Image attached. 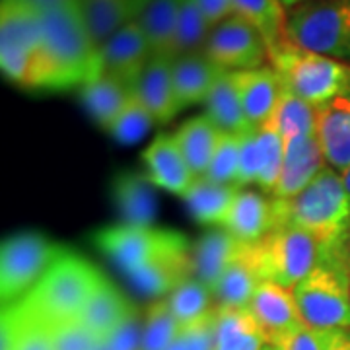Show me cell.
Listing matches in <instances>:
<instances>
[{
    "mask_svg": "<svg viewBox=\"0 0 350 350\" xmlns=\"http://www.w3.org/2000/svg\"><path fill=\"white\" fill-rule=\"evenodd\" d=\"M98 78V49L78 0L41 14V49L27 90L63 92Z\"/></svg>",
    "mask_w": 350,
    "mask_h": 350,
    "instance_id": "1",
    "label": "cell"
},
{
    "mask_svg": "<svg viewBox=\"0 0 350 350\" xmlns=\"http://www.w3.org/2000/svg\"><path fill=\"white\" fill-rule=\"evenodd\" d=\"M276 228L298 226L323 245L342 241L350 224V193L342 175L325 165L313 181L292 199H275Z\"/></svg>",
    "mask_w": 350,
    "mask_h": 350,
    "instance_id": "2",
    "label": "cell"
},
{
    "mask_svg": "<svg viewBox=\"0 0 350 350\" xmlns=\"http://www.w3.org/2000/svg\"><path fill=\"white\" fill-rule=\"evenodd\" d=\"M101 280L103 275L92 262L76 253L64 251L63 257L20 304L31 315L55 329L80 319V313Z\"/></svg>",
    "mask_w": 350,
    "mask_h": 350,
    "instance_id": "3",
    "label": "cell"
},
{
    "mask_svg": "<svg viewBox=\"0 0 350 350\" xmlns=\"http://www.w3.org/2000/svg\"><path fill=\"white\" fill-rule=\"evenodd\" d=\"M292 292L306 327L350 329V262L342 241L325 245L321 262Z\"/></svg>",
    "mask_w": 350,
    "mask_h": 350,
    "instance_id": "4",
    "label": "cell"
},
{
    "mask_svg": "<svg viewBox=\"0 0 350 350\" xmlns=\"http://www.w3.org/2000/svg\"><path fill=\"white\" fill-rule=\"evenodd\" d=\"M282 86L313 107L350 96V64L286 41L269 53Z\"/></svg>",
    "mask_w": 350,
    "mask_h": 350,
    "instance_id": "5",
    "label": "cell"
},
{
    "mask_svg": "<svg viewBox=\"0 0 350 350\" xmlns=\"http://www.w3.org/2000/svg\"><path fill=\"white\" fill-rule=\"evenodd\" d=\"M325 245L298 226L275 228L259 243H253V255L262 280L294 290L312 275L321 262Z\"/></svg>",
    "mask_w": 350,
    "mask_h": 350,
    "instance_id": "6",
    "label": "cell"
},
{
    "mask_svg": "<svg viewBox=\"0 0 350 350\" xmlns=\"http://www.w3.org/2000/svg\"><path fill=\"white\" fill-rule=\"evenodd\" d=\"M288 41L350 64V0H308L288 12Z\"/></svg>",
    "mask_w": 350,
    "mask_h": 350,
    "instance_id": "7",
    "label": "cell"
},
{
    "mask_svg": "<svg viewBox=\"0 0 350 350\" xmlns=\"http://www.w3.org/2000/svg\"><path fill=\"white\" fill-rule=\"evenodd\" d=\"M61 245L43 234L22 232L2 241L0 250V298L2 306L22 301L64 255Z\"/></svg>",
    "mask_w": 350,
    "mask_h": 350,
    "instance_id": "8",
    "label": "cell"
},
{
    "mask_svg": "<svg viewBox=\"0 0 350 350\" xmlns=\"http://www.w3.org/2000/svg\"><path fill=\"white\" fill-rule=\"evenodd\" d=\"M41 49V14L25 0L0 4V68L18 86L27 88Z\"/></svg>",
    "mask_w": 350,
    "mask_h": 350,
    "instance_id": "9",
    "label": "cell"
},
{
    "mask_svg": "<svg viewBox=\"0 0 350 350\" xmlns=\"http://www.w3.org/2000/svg\"><path fill=\"white\" fill-rule=\"evenodd\" d=\"M92 241L123 271L125 276L146 267L148 262L156 261L170 251L189 245L187 238L175 230L129 224L101 228L92 234Z\"/></svg>",
    "mask_w": 350,
    "mask_h": 350,
    "instance_id": "10",
    "label": "cell"
},
{
    "mask_svg": "<svg viewBox=\"0 0 350 350\" xmlns=\"http://www.w3.org/2000/svg\"><path fill=\"white\" fill-rule=\"evenodd\" d=\"M202 53L226 72L257 70L269 63V47L261 33L238 14L211 29Z\"/></svg>",
    "mask_w": 350,
    "mask_h": 350,
    "instance_id": "11",
    "label": "cell"
},
{
    "mask_svg": "<svg viewBox=\"0 0 350 350\" xmlns=\"http://www.w3.org/2000/svg\"><path fill=\"white\" fill-rule=\"evenodd\" d=\"M152 57L144 31L137 22H131L98 49V76H111L135 90Z\"/></svg>",
    "mask_w": 350,
    "mask_h": 350,
    "instance_id": "12",
    "label": "cell"
},
{
    "mask_svg": "<svg viewBox=\"0 0 350 350\" xmlns=\"http://www.w3.org/2000/svg\"><path fill=\"white\" fill-rule=\"evenodd\" d=\"M247 310L257 325L261 327L269 345H276L288 333L304 325L294 300V292L269 280H262L257 286Z\"/></svg>",
    "mask_w": 350,
    "mask_h": 350,
    "instance_id": "13",
    "label": "cell"
},
{
    "mask_svg": "<svg viewBox=\"0 0 350 350\" xmlns=\"http://www.w3.org/2000/svg\"><path fill=\"white\" fill-rule=\"evenodd\" d=\"M142 162L156 187L181 199L197 179L175 140V135H160L154 138L150 146L142 152Z\"/></svg>",
    "mask_w": 350,
    "mask_h": 350,
    "instance_id": "14",
    "label": "cell"
},
{
    "mask_svg": "<svg viewBox=\"0 0 350 350\" xmlns=\"http://www.w3.org/2000/svg\"><path fill=\"white\" fill-rule=\"evenodd\" d=\"M327 165L315 135L290 138L284 142V162L276 183L275 199H292L313 181Z\"/></svg>",
    "mask_w": 350,
    "mask_h": 350,
    "instance_id": "15",
    "label": "cell"
},
{
    "mask_svg": "<svg viewBox=\"0 0 350 350\" xmlns=\"http://www.w3.org/2000/svg\"><path fill=\"white\" fill-rule=\"evenodd\" d=\"M315 137L327 165L345 174L350 167V96L317 107Z\"/></svg>",
    "mask_w": 350,
    "mask_h": 350,
    "instance_id": "16",
    "label": "cell"
},
{
    "mask_svg": "<svg viewBox=\"0 0 350 350\" xmlns=\"http://www.w3.org/2000/svg\"><path fill=\"white\" fill-rule=\"evenodd\" d=\"M135 94L152 113L156 125H165L181 111L174 86V57L154 55L140 75Z\"/></svg>",
    "mask_w": 350,
    "mask_h": 350,
    "instance_id": "17",
    "label": "cell"
},
{
    "mask_svg": "<svg viewBox=\"0 0 350 350\" xmlns=\"http://www.w3.org/2000/svg\"><path fill=\"white\" fill-rule=\"evenodd\" d=\"M222 228L241 243H259L276 228L273 199L250 189H239Z\"/></svg>",
    "mask_w": 350,
    "mask_h": 350,
    "instance_id": "18",
    "label": "cell"
},
{
    "mask_svg": "<svg viewBox=\"0 0 350 350\" xmlns=\"http://www.w3.org/2000/svg\"><path fill=\"white\" fill-rule=\"evenodd\" d=\"M148 174L121 172L113 177L111 199L121 220L129 226H154L158 214V199Z\"/></svg>",
    "mask_w": 350,
    "mask_h": 350,
    "instance_id": "19",
    "label": "cell"
},
{
    "mask_svg": "<svg viewBox=\"0 0 350 350\" xmlns=\"http://www.w3.org/2000/svg\"><path fill=\"white\" fill-rule=\"evenodd\" d=\"M193 275V261H191V245L181 250L170 251L156 261L148 262L146 267L126 275L131 284L138 294L162 300L163 296L172 294L183 280Z\"/></svg>",
    "mask_w": 350,
    "mask_h": 350,
    "instance_id": "20",
    "label": "cell"
},
{
    "mask_svg": "<svg viewBox=\"0 0 350 350\" xmlns=\"http://www.w3.org/2000/svg\"><path fill=\"white\" fill-rule=\"evenodd\" d=\"M232 78L250 125H265L275 111L276 101L282 92V82L275 72V68L262 66L257 70L232 72Z\"/></svg>",
    "mask_w": 350,
    "mask_h": 350,
    "instance_id": "21",
    "label": "cell"
},
{
    "mask_svg": "<svg viewBox=\"0 0 350 350\" xmlns=\"http://www.w3.org/2000/svg\"><path fill=\"white\" fill-rule=\"evenodd\" d=\"M224 72L226 70L216 66L204 53H189L175 57L174 86L181 111L191 105L204 103Z\"/></svg>",
    "mask_w": 350,
    "mask_h": 350,
    "instance_id": "22",
    "label": "cell"
},
{
    "mask_svg": "<svg viewBox=\"0 0 350 350\" xmlns=\"http://www.w3.org/2000/svg\"><path fill=\"white\" fill-rule=\"evenodd\" d=\"M245 245L247 243H241L224 228L202 234L191 247L193 275L206 286L214 288L226 267L238 259Z\"/></svg>",
    "mask_w": 350,
    "mask_h": 350,
    "instance_id": "23",
    "label": "cell"
},
{
    "mask_svg": "<svg viewBox=\"0 0 350 350\" xmlns=\"http://www.w3.org/2000/svg\"><path fill=\"white\" fill-rule=\"evenodd\" d=\"M135 312V306L126 300L123 292L103 276L100 286L96 288L86 308L80 313L78 321L86 325L100 340H107L115 333V329L123 325Z\"/></svg>",
    "mask_w": 350,
    "mask_h": 350,
    "instance_id": "24",
    "label": "cell"
},
{
    "mask_svg": "<svg viewBox=\"0 0 350 350\" xmlns=\"http://www.w3.org/2000/svg\"><path fill=\"white\" fill-rule=\"evenodd\" d=\"M262 278L253 255V245H245L236 261H232L218 282L213 294L216 308H247Z\"/></svg>",
    "mask_w": 350,
    "mask_h": 350,
    "instance_id": "25",
    "label": "cell"
},
{
    "mask_svg": "<svg viewBox=\"0 0 350 350\" xmlns=\"http://www.w3.org/2000/svg\"><path fill=\"white\" fill-rule=\"evenodd\" d=\"M222 133L224 131H220L206 113L191 117L175 133V140L183 152L189 167L197 177H202L208 172V165L213 162L214 152L220 144Z\"/></svg>",
    "mask_w": 350,
    "mask_h": 350,
    "instance_id": "26",
    "label": "cell"
},
{
    "mask_svg": "<svg viewBox=\"0 0 350 350\" xmlns=\"http://www.w3.org/2000/svg\"><path fill=\"white\" fill-rule=\"evenodd\" d=\"M238 191V185L216 183L202 175V177L195 179V183L191 185L183 200L187 202L191 216L199 224L222 226L234 200H236Z\"/></svg>",
    "mask_w": 350,
    "mask_h": 350,
    "instance_id": "27",
    "label": "cell"
},
{
    "mask_svg": "<svg viewBox=\"0 0 350 350\" xmlns=\"http://www.w3.org/2000/svg\"><path fill=\"white\" fill-rule=\"evenodd\" d=\"M80 96L94 121L101 129L109 131V126L117 121L126 103L135 96V90L119 82L117 78L101 75L84 84L80 90Z\"/></svg>",
    "mask_w": 350,
    "mask_h": 350,
    "instance_id": "28",
    "label": "cell"
},
{
    "mask_svg": "<svg viewBox=\"0 0 350 350\" xmlns=\"http://www.w3.org/2000/svg\"><path fill=\"white\" fill-rule=\"evenodd\" d=\"M177 14L179 0H150L148 6L135 20L146 36L152 55L175 59Z\"/></svg>",
    "mask_w": 350,
    "mask_h": 350,
    "instance_id": "29",
    "label": "cell"
},
{
    "mask_svg": "<svg viewBox=\"0 0 350 350\" xmlns=\"http://www.w3.org/2000/svg\"><path fill=\"white\" fill-rule=\"evenodd\" d=\"M234 10L261 33L269 53L288 41V14L282 0H234Z\"/></svg>",
    "mask_w": 350,
    "mask_h": 350,
    "instance_id": "30",
    "label": "cell"
},
{
    "mask_svg": "<svg viewBox=\"0 0 350 350\" xmlns=\"http://www.w3.org/2000/svg\"><path fill=\"white\" fill-rule=\"evenodd\" d=\"M218 340L216 350H262L267 338L247 308H216Z\"/></svg>",
    "mask_w": 350,
    "mask_h": 350,
    "instance_id": "31",
    "label": "cell"
},
{
    "mask_svg": "<svg viewBox=\"0 0 350 350\" xmlns=\"http://www.w3.org/2000/svg\"><path fill=\"white\" fill-rule=\"evenodd\" d=\"M78 6L96 49H101L119 29L135 22L126 0H78Z\"/></svg>",
    "mask_w": 350,
    "mask_h": 350,
    "instance_id": "32",
    "label": "cell"
},
{
    "mask_svg": "<svg viewBox=\"0 0 350 350\" xmlns=\"http://www.w3.org/2000/svg\"><path fill=\"white\" fill-rule=\"evenodd\" d=\"M204 107H206V115L224 133L243 135L245 131L255 129V126L250 125V121L243 113L238 92L234 86L232 72H224L220 76V80L216 82V86L211 92V96L204 101Z\"/></svg>",
    "mask_w": 350,
    "mask_h": 350,
    "instance_id": "33",
    "label": "cell"
},
{
    "mask_svg": "<svg viewBox=\"0 0 350 350\" xmlns=\"http://www.w3.org/2000/svg\"><path fill=\"white\" fill-rule=\"evenodd\" d=\"M315 117L317 107H313L312 103L304 101L282 86L275 111L267 123L275 126L282 140L286 142L290 138L315 135Z\"/></svg>",
    "mask_w": 350,
    "mask_h": 350,
    "instance_id": "34",
    "label": "cell"
},
{
    "mask_svg": "<svg viewBox=\"0 0 350 350\" xmlns=\"http://www.w3.org/2000/svg\"><path fill=\"white\" fill-rule=\"evenodd\" d=\"M175 319L181 327H187L214 310L213 288L200 282L197 276H189L165 298Z\"/></svg>",
    "mask_w": 350,
    "mask_h": 350,
    "instance_id": "35",
    "label": "cell"
},
{
    "mask_svg": "<svg viewBox=\"0 0 350 350\" xmlns=\"http://www.w3.org/2000/svg\"><path fill=\"white\" fill-rule=\"evenodd\" d=\"M211 29L213 27L206 22L197 0H179L175 57L189 53H202L206 39L211 36Z\"/></svg>",
    "mask_w": 350,
    "mask_h": 350,
    "instance_id": "36",
    "label": "cell"
},
{
    "mask_svg": "<svg viewBox=\"0 0 350 350\" xmlns=\"http://www.w3.org/2000/svg\"><path fill=\"white\" fill-rule=\"evenodd\" d=\"M181 329L167 300H154L146 313L140 350H165L181 335Z\"/></svg>",
    "mask_w": 350,
    "mask_h": 350,
    "instance_id": "37",
    "label": "cell"
},
{
    "mask_svg": "<svg viewBox=\"0 0 350 350\" xmlns=\"http://www.w3.org/2000/svg\"><path fill=\"white\" fill-rule=\"evenodd\" d=\"M257 137H259L262 158L261 174H259V179H257V185L265 193L273 195L276 183L280 179L282 162H284V140H282L280 133L271 123L257 126Z\"/></svg>",
    "mask_w": 350,
    "mask_h": 350,
    "instance_id": "38",
    "label": "cell"
},
{
    "mask_svg": "<svg viewBox=\"0 0 350 350\" xmlns=\"http://www.w3.org/2000/svg\"><path fill=\"white\" fill-rule=\"evenodd\" d=\"M156 125L152 113L144 107V103L138 100L137 94L131 98L126 103L123 113L117 117V121L109 126V135L121 144H137L142 138L146 137L152 131V126Z\"/></svg>",
    "mask_w": 350,
    "mask_h": 350,
    "instance_id": "39",
    "label": "cell"
},
{
    "mask_svg": "<svg viewBox=\"0 0 350 350\" xmlns=\"http://www.w3.org/2000/svg\"><path fill=\"white\" fill-rule=\"evenodd\" d=\"M12 308L16 327H18V338L14 350H53V329L43 323L36 315L22 308V304L6 306Z\"/></svg>",
    "mask_w": 350,
    "mask_h": 350,
    "instance_id": "40",
    "label": "cell"
},
{
    "mask_svg": "<svg viewBox=\"0 0 350 350\" xmlns=\"http://www.w3.org/2000/svg\"><path fill=\"white\" fill-rule=\"evenodd\" d=\"M239 170V135L232 133H222L220 144L214 152V158L208 172L204 177L213 179L216 183H226V185H236Z\"/></svg>",
    "mask_w": 350,
    "mask_h": 350,
    "instance_id": "41",
    "label": "cell"
},
{
    "mask_svg": "<svg viewBox=\"0 0 350 350\" xmlns=\"http://www.w3.org/2000/svg\"><path fill=\"white\" fill-rule=\"evenodd\" d=\"M261 146H259V137H257V126L245 131L239 135V170L236 185H247V183H257L259 174H261Z\"/></svg>",
    "mask_w": 350,
    "mask_h": 350,
    "instance_id": "42",
    "label": "cell"
},
{
    "mask_svg": "<svg viewBox=\"0 0 350 350\" xmlns=\"http://www.w3.org/2000/svg\"><path fill=\"white\" fill-rule=\"evenodd\" d=\"M100 338L80 321H70L53 329V350H94Z\"/></svg>",
    "mask_w": 350,
    "mask_h": 350,
    "instance_id": "43",
    "label": "cell"
},
{
    "mask_svg": "<svg viewBox=\"0 0 350 350\" xmlns=\"http://www.w3.org/2000/svg\"><path fill=\"white\" fill-rule=\"evenodd\" d=\"M181 335L187 342L189 350H216V340H218V310L214 308L213 312L199 321L181 329Z\"/></svg>",
    "mask_w": 350,
    "mask_h": 350,
    "instance_id": "44",
    "label": "cell"
},
{
    "mask_svg": "<svg viewBox=\"0 0 350 350\" xmlns=\"http://www.w3.org/2000/svg\"><path fill=\"white\" fill-rule=\"evenodd\" d=\"M142 333H144V327L140 325L138 313L135 312L123 325L115 329V333L105 342H107L109 350H140L142 349Z\"/></svg>",
    "mask_w": 350,
    "mask_h": 350,
    "instance_id": "45",
    "label": "cell"
},
{
    "mask_svg": "<svg viewBox=\"0 0 350 350\" xmlns=\"http://www.w3.org/2000/svg\"><path fill=\"white\" fill-rule=\"evenodd\" d=\"M278 350H323L321 331H313L310 327L300 325L282 337L275 345Z\"/></svg>",
    "mask_w": 350,
    "mask_h": 350,
    "instance_id": "46",
    "label": "cell"
},
{
    "mask_svg": "<svg viewBox=\"0 0 350 350\" xmlns=\"http://www.w3.org/2000/svg\"><path fill=\"white\" fill-rule=\"evenodd\" d=\"M200 6V10L204 14L206 22L211 27H216L218 24H222L224 20H228L230 16H234V0H197Z\"/></svg>",
    "mask_w": 350,
    "mask_h": 350,
    "instance_id": "47",
    "label": "cell"
},
{
    "mask_svg": "<svg viewBox=\"0 0 350 350\" xmlns=\"http://www.w3.org/2000/svg\"><path fill=\"white\" fill-rule=\"evenodd\" d=\"M323 350H350V329L321 331Z\"/></svg>",
    "mask_w": 350,
    "mask_h": 350,
    "instance_id": "48",
    "label": "cell"
},
{
    "mask_svg": "<svg viewBox=\"0 0 350 350\" xmlns=\"http://www.w3.org/2000/svg\"><path fill=\"white\" fill-rule=\"evenodd\" d=\"M27 4H31L39 14H45L49 12V10H55V8H59V6H63L66 2H70V0H25Z\"/></svg>",
    "mask_w": 350,
    "mask_h": 350,
    "instance_id": "49",
    "label": "cell"
},
{
    "mask_svg": "<svg viewBox=\"0 0 350 350\" xmlns=\"http://www.w3.org/2000/svg\"><path fill=\"white\" fill-rule=\"evenodd\" d=\"M148 2H150V0H126V4H129V10H131V16H133V20H137L138 16L142 14V10L148 6Z\"/></svg>",
    "mask_w": 350,
    "mask_h": 350,
    "instance_id": "50",
    "label": "cell"
},
{
    "mask_svg": "<svg viewBox=\"0 0 350 350\" xmlns=\"http://www.w3.org/2000/svg\"><path fill=\"white\" fill-rule=\"evenodd\" d=\"M165 350H189V347L187 342H185V338H183V335H179Z\"/></svg>",
    "mask_w": 350,
    "mask_h": 350,
    "instance_id": "51",
    "label": "cell"
},
{
    "mask_svg": "<svg viewBox=\"0 0 350 350\" xmlns=\"http://www.w3.org/2000/svg\"><path fill=\"white\" fill-rule=\"evenodd\" d=\"M342 247H345L347 259H349L350 262V224H349V230H347V234H345V238H342Z\"/></svg>",
    "mask_w": 350,
    "mask_h": 350,
    "instance_id": "52",
    "label": "cell"
},
{
    "mask_svg": "<svg viewBox=\"0 0 350 350\" xmlns=\"http://www.w3.org/2000/svg\"><path fill=\"white\" fill-rule=\"evenodd\" d=\"M342 175V181H345V187H347V191L350 193V167L345 172V174H340Z\"/></svg>",
    "mask_w": 350,
    "mask_h": 350,
    "instance_id": "53",
    "label": "cell"
},
{
    "mask_svg": "<svg viewBox=\"0 0 350 350\" xmlns=\"http://www.w3.org/2000/svg\"><path fill=\"white\" fill-rule=\"evenodd\" d=\"M286 6H290V8H294V6H298V4H304V2H308V0H282Z\"/></svg>",
    "mask_w": 350,
    "mask_h": 350,
    "instance_id": "54",
    "label": "cell"
},
{
    "mask_svg": "<svg viewBox=\"0 0 350 350\" xmlns=\"http://www.w3.org/2000/svg\"><path fill=\"white\" fill-rule=\"evenodd\" d=\"M94 350H109V347H107V342H105V340H100V342H98V347H96Z\"/></svg>",
    "mask_w": 350,
    "mask_h": 350,
    "instance_id": "55",
    "label": "cell"
},
{
    "mask_svg": "<svg viewBox=\"0 0 350 350\" xmlns=\"http://www.w3.org/2000/svg\"><path fill=\"white\" fill-rule=\"evenodd\" d=\"M262 350H278L275 347V345H265V347H262Z\"/></svg>",
    "mask_w": 350,
    "mask_h": 350,
    "instance_id": "56",
    "label": "cell"
},
{
    "mask_svg": "<svg viewBox=\"0 0 350 350\" xmlns=\"http://www.w3.org/2000/svg\"><path fill=\"white\" fill-rule=\"evenodd\" d=\"M2 2H4V0H2Z\"/></svg>",
    "mask_w": 350,
    "mask_h": 350,
    "instance_id": "57",
    "label": "cell"
}]
</instances>
